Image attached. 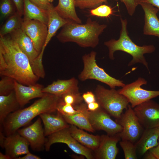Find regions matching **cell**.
Listing matches in <instances>:
<instances>
[{
    "label": "cell",
    "mask_w": 159,
    "mask_h": 159,
    "mask_svg": "<svg viewBox=\"0 0 159 159\" xmlns=\"http://www.w3.org/2000/svg\"><path fill=\"white\" fill-rule=\"evenodd\" d=\"M42 121L40 117L38 118L31 125L19 129L16 132L28 141L32 149L34 151L42 150L46 142Z\"/></svg>",
    "instance_id": "obj_14"
},
{
    "label": "cell",
    "mask_w": 159,
    "mask_h": 159,
    "mask_svg": "<svg viewBox=\"0 0 159 159\" xmlns=\"http://www.w3.org/2000/svg\"><path fill=\"white\" fill-rule=\"evenodd\" d=\"M134 108L139 122L145 129L159 127V104L151 99Z\"/></svg>",
    "instance_id": "obj_11"
},
{
    "label": "cell",
    "mask_w": 159,
    "mask_h": 159,
    "mask_svg": "<svg viewBox=\"0 0 159 159\" xmlns=\"http://www.w3.org/2000/svg\"><path fill=\"white\" fill-rule=\"evenodd\" d=\"M69 129L72 136L85 147L94 151L99 147L101 136L89 134L73 125L69 126Z\"/></svg>",
    "instance_id": "obj_24"
},
{
    "label": "cell",
    "mask_w": 159,
    "mask_h": 159,
    "mask_svg": "<svg viewBox=\"0 0 159 159\" xmlns=\"http://www.w3.org/2000/svg\"><path fill=\"white\" fill-rule=\"evenodd\" d=\"M121 29L119 38L116 40L112 39L104 42V44L108 48L109 57L111 60L115 59L114 54L117 51L125 52L130 55L132 57L129 63L130 66L137 63L144 65L149 71L148 64L144 56V54L151 53L155 51V48L153 45L139 46L135 43L128 35L127 30V20L120 18Z\"/></svg>",
    "instance_id": "obj_4"
},
{
    "label": "cell",
    "mask_w": 159,
    "mask_h": 159,
    "mask_svg": "<svg viewBox=\"0 0 159 159\" xmlns=\"http://www.w3.org/2000/svg\"><path fill=\"white\" fill-rule=\"evenodd\" d=\"M22 29L32 40L35 48L39 54L44 45L47 32V25L37 20H24Z\"/></svg>",
    "instance_id": "obj_13"
},
{
    "label": "cell",
    "mask_w": 159,
    "mask_h": 159,
    "mask_svg": "<svg viewBox=\"0 0 159 159\" xmlns=\"http://www.w3.org/2000/svg\"><path fill=\"white\" fill-rule=\"evenodd\" d=\"M159 136V127L145 129L139 140L135 143L140 155H144L150 149L157 146Z\"/></svg>",
    "instance_id": "obj_21"
},
{
    "label": "cell",
    "mask_w": 159,
    "mask_h": 159,
    "mask_svg": "<svg viewBox=\"0 0 159 159\" xmlns=\"http://www.w3.org/2000/svg\"><path fill=\"white\" fill-rule=\"evenodd\" d=\"M144 78L139 77L136 81L125 85L117 90L119 94L126 97L134 108L136 106L159 96V91L145 90L141 88L143 85L147 84Z\"/></svg>",
    "instance_id": "obj_9"
},
{
    "label": "cell",
    "mask_w": 159,
    "mask_h": 159,
    "mask_svg": "<svg viewBox=\"0 0 159 159\" xmlns=\"http://www.w3.org/2000/svg\"><path fill=\"white\" fill-rule=\"evenodd\" d=\"M47 10L48 17V32L44 46V48L57 31L69 21L59 15L52 3L48 6Z\"/></svg>",
    "instance_id": "obj_23"
},
{
    "label": "cell",
    "mask_w": 159,
    "mask_h": 159,
    "mask_svg": "<svg viewBox=\"0 0 159 159\" xmlns=\"http://www.w3.org/2000/svg\"><path fill=\"white\" fill-rule=\"evenodd\" d=\"M38 1L43 5L48 6L50 4L52 3L53 0H38Z\"/></svg>",
    "instance_id": "obj_45"
},
{
    "label": "cell",
    "mask_w": 159,
    "mask_h": 159,
    "mask_svg": "<svg viewBox=\"0 0 159 159\" xmlns=\"http://www.w3.org/2000/svg\"><path fill=\"white\" fill-rule=\"evenodd\" d=\"M57 111L62 115H72L78 112V110L73 106L65 103L61 97L58 104Z\"/></svg>",
    "instance_id": "obj_35"
},
{
    "label": "cell",
    "mask_w": 159,
    "mask_h": 159,
    "mask_svg": "<svg viewBox=\"0 0 159 159\" xmlns=\"http://www.w3.org/2000/svg\"><path fill=\"white\" fill-rule=\"evenodd\" d=\"M74 107L78 110L76 114L71 115L61 114L65 120L68 123L74 125L81 129L94 132L95 130L90 124L88 118V110L87 105L82 103Z\"/></svg>",
    "instance_id": "obj_19"
},
{
    "label": "cell",
    "mask_w": 159,
    "mask_h": 159,
    "mask_svg": "<svg viewBox=\"0 0 159 159\" xmlns=\"http://www.w3.org/2000/svg\"><path fill=\"white\" fill-rule=\"evenodd\" d=\"M20 107L14 90L7 95H0V130H2L3 124L8 116Z\"/></svg>",
    "instance_id": "obj_25"
},
{
    "label": "cell",
    "mask_w": 159,
    "mask_h": 159,
    "mask_svg": "<svg viewBox=\"0 0 159 159\" xmlns=\"http://www.w3.org/2000/svg\"><path fill=\"white\" fill-rule=\"evenodd\" d=\"M41 159L39 156L33 154L29 152L22 157H19L16 159Z\"/></svg>",
    "instance_id": "obj_40"
},
{
    "label": "cell",
    "mask_w": 159,
    "mask_h": 159,
    "mask_svg": "<svg viewBox=\"0 0 159 159\" xmlns=\"http://www.w3.org/2000/svg\"><path fill=\"white\" fill-rule=\"evenodd\" d=\"M158 144H159V136L158 138Z\"/></svg>",
    "instance_id": "obj_47"
},
{
    "label": "cell",
    "mask_w": 159,
    "mask_h": 159,
    "mask_svg": "<svg viewBox=\"0 0 159 159\" xmlns=\"http://www.w3.org/2000/svg\"><path fill=\"white\" fill-rule=\"evenodd\" d=\"M0 159H11V158L7 155L4 154L2 153H0Z\"/></svg>",
    "instance_id": "obj_46"
},
{
    "label": "cell",
    "mask_w": 159,
    "mask_h": 159,
    "mask_svg": "<svg viewBox=\"0 0 159 159\" xmlns=\"http://www.w3.org/2000/svg\"><path fill=\"white\" fill-rule=\"evenodd\" d=\"M61 97L65 103L71 105L74 107L82 103L83 100L79 92L66 93Z\"/></svg>",
    "instance_id": "obj_33"
},
{
    "label": "cell",
    "mask_w": 159,
    "mask_h": 159,
    "mask_svg": "<svg viewBox=\"0 0 159 159\" xmlns=\"http://www.w3.org/2000/svg\"><path fill=\"white\" fill-rule=\"evenodd\" d=\"M141 2L150 3L156 7L159 12V0H142Z\"/></svg>",
    "instance_id": "obj_42"
},
{
    "label": "cell",
    "mask_w": 159,
    "mask_h": 159,
    "mask_svg": "<svg viewBox=\"0 0 159 159\" xmlns=\"http://www.w3.org/2000/svg\"><path fill=\"white\" fill-rule=\"evenodd\" d=\"M15 80L7 76H1L0 81V95H6L14 90Z\"/></svg>",
    "instance_id": "obj_31"
},
{
    "label": "cell",
    "mask_w": 159,
    "mask_h": 159,
    "mask_svg": "<svg viewBox=\"0 0 159 159\" xmlns=\"http://www.w3.org/2000/svg\"><path fill=\"white\" fill-rule=\"evenodd\" d=\"M17 11L12 0H0L1 22L7 19Z\"/></svg>",
    "instance_id": "obj_29"
},
{
    "label": "cell",
    "mask_w": 159,
    "mask_h": 159,
    "mask_svg": "<svg viewBox=\"0 0 159 159\" xmlns=\"http://www.w3.org/2000/svg\"><path fill=\"white\" fill-rule=\"evenodd\" d=\"M128 105L124 113L116 119L115 121L122 127L119 135L122 140H127L135 143L139 140L145 129L141 125L133 109Z\"/></svg>",
    "instance_id": "obj_8"
},
{
    "label": "cell",
    "mask_w": 159,
    "mask_h": 159,
    "mask_svg": "<svg viewBox=\"0 0 159 159\" xmlns=\"http://www.w3.org/2000/svg\"><path fill=\"white\" fill-rule=\"evenodd\" d=\"M69 127L48 136L45 145L46 150L49 151L53 144L62 143L67 144L75 153L84 156L87 159H93L94 156L91 150L80 143L72 136Z\"/></svg>",
    "instance_id": "obj_10"
},
{
    "label": "cell",
    "mask_w": 159,
    "mask_h": 159,
    "mask_svg": "<svg viewBox=\"0 0 159 159\" xmlns=\"http://www.w3.org/2000/svg\"><path fill=\"white\" fill-rule=\"evenodd\" d=\"M107 27L106 24H100L90 18L85 24L69 21L57 37L62 43L73 42L81 47L94 48L99 44V37Z\"/></svg>",
    "instance_id": "obj_3"
},
{
    "label": "cell",
    "mask_w": 159,
    "mask_h": 159,
    "mask_svg": "<svg viewBox=\"0 0 159 159\" xmlns=\"http://www.w3.org/2000/svg\"><path fill=\"white\" fill-rule=\"evenodd\" d=\"M39 115L44 125L45 136L69 127L61 114L58 112L56 115L44 113Z\"/></svg>",
    "instance_id": "obj_20"
},
{
    "label": "cell",
    "mask_w": 159,
    "mask_h": 159,
    "mask_svg": "<svg viewBox=\"0 0 159 159\" xmlns=\"http://www.w3.org/2000/svg\"><path fill=\"white\" fill-rule=\"evenodd\" d=\"M96 101L102 109L116 119L120 117L123 110L127 108L129 102L115 88L109 90L98 85L95 90Z\"/></svg>",
    "instance_id": "obj_5"
},
{
    "label": "cell",
    "mask_w": 159,
    "mask_h": 159,
    "mask_svg": "<svg viewBox=\"0 0 159 159\" xmlns=\"http://www.w3.org/2000/svg\"><path fill=\"white\" fill-rule=\"evenodd\" d=\"M23 1L24 20H37L47 25L48 19L47 10L39 7L29 0Z\"/></svg>",
    "instance_id": "obj_26"
},
{
    "label": "cell",
    "mask_w": 159,
    "mask_h": 159,
    "mask_svg": "<svg viewBox=\"0 0 159 159\" xmlns=\"http://www.w3.org/2000/svg\"><path fill=\"white\" fill-rule=\"evenodd\" d=\"M87 107L88 110L91 112L96 111L100 107V104L97 101L87 104Z\"/></svg>",
    "instance_id": "obj_39"
},
{
    "label": "cell",
    "mask_w": 159,
    "mask_h": 159,
    "mask_svg": "<svg viewBox=\"0 0 159 159\" xmlns=\"http://www.w3.org/2000/svg\"><path fill=\"white\" fill-rule=\"evenodd\" d=\"M61 97L45 93L43 97L29 107L10 113L5 119L3 125L5 135L7 136L15 133L20 127L27 124L41 114L55 112Z\"/></svg>",
    "instance_id": "obj_2"
},
{
    "label": "cell",
    "mask_w": 159,
    "mask_h": 159,
    "mask_svg": "<svg viewBox=\"0 0 159 159\" xmlns=\"http://www.w3.org/2000/svg\"><path fill=\"white\" fill-rule=\"evenodd\" d=\"M17 9V12L21 16L23 15L24 3L23 0H12Z\"/></svg>",
    "instance_id": "obj_38"
},
{
    "label": "cell",
    "mask_w": 159,
    "mask_h": 159,
    "mask_svg": "<svg viewBox=\"0 0 159 159\" xmlns=\"http://www.w3.org/2000/svg\"><path fill=\"white\" fill-rule=\"evenodd\" d=\"M149 151L153 154L156 159H159V144L150 149Z\"/></svg>",
    "instance_id": "obj_41"
},
{
    "label": "cell",
    "mask_w": 159,
    "mask_h": 159,
    "mask_svg": "<svg viewBox=\"0 0 159 159\" xmlns=\"http://www.w3.org/2000/svg\"><path fill=\"white\" fill-rule=\"evenodd\" d=\"M44 87L42 85L37 83L26 86L15 80L14 91L21 107L29 102L32 99L43 97L45 94L42 92Z\"/></svg>",
    "instance_id": "obj_17"
},
{
    "label": "cell",
    "mask_w": 159,
    "mask_h": 159,
    "mask_svg": "<svg viewBox=\"0 0 159 159\" xmlns=\"http://www.w3.org/2000/svg\"><path fill=\"white\" fill-rule=\"evenodd\" d=\"M125 5L129 14L132 16L142 0H120Z\"/></svg>",
    "instance_id": "obj_36"
},
{
    "label": "cell",
    "mask_w": 159,
    "mask_h": 159,
    "mask_svg": "<svg viewBox=\"0 0 159 159\" xmlns=\"http://www.w3.org/2000/svg\"><path fill=\"white\" fill-rule=\"evenodd\" d=\"M87 115L90 123L95 130H104L110 136L119 134L122 131V127L113 120L110 115L101 107L95 111L88 110Z\"/></svg>",
    "instance_id": "obj_12"
},
{
    "label": "cell",
    "mask_w": 159,
    "mask_h": 159,
    "mask_svg": "<svg viewBox=\"0 0 159 159\" xmlns=\"http://www.w3.org/2000/svg\"><path fill=\"white\" fill-rule=\"evenodd\" d=\"M119 134L113 136L102 135L99 146L95 151L94 158L115 159L119 151L117 144L121 139Z\"/></svg>",
    "instance_id": "obj_16"
},
{
    "label": "cell",
    "mask_w": 159,
    "mask_h": 159,
    "mask_svg": "<svg viewBox=\"0 0 159 159\" xmlns=\"http://www.w3.org/2000/svg\"><path fill=\"white\" fill-rule=\"evenodd\" d=\"M75 0H58L55 9L62 18L71 21L82 24V20L78 16L75 10Z\"/></svg>",
    "instance_id": "obj_27"
},
{
    "label": "cell",
    "mask_w": 159,
    "mask_h": 159,
    "mask_svg": "<svg viewBox=\"0 0 159 159\" xmlns=\"http://www.w3.org/2000/svg\"><path fill=\"white\" fill-rule=\"evenodd\" d=\"M119 144L123 151L125 159H138L135 143L129 140H122Z\"/></svg>",
    "instance_id": "obj_30"
},
{
    "label": "cell",
    "mask_w": 159,
    "mask_h": 159,
    "mask_svg": "<svg viewBox=\"0 0 159 159\" xmlns=\"http://www.w3.org/2000/svg\"><path fill=\"white\" fill-rule=\"evenodd\" d=\"M9 35L27 56L34 74L39 78H44L45 73L42 62L43 56L39 55L30 38L21 28L14 31Z\"/></svg>",
    "instance_id": "obj_7"
},
{
    "label": "cell",
    "mask_w": 159,
    "mask_h": 159,
    "mask_svg": "<svg viewBox=\"0 0 159 159\" xmlns=\"http://www.w3.org/2000/svg\"><path fill=\"white\" fill-rule=\"evenodd\" d=\"M37 6L39 7L42 8L43 9L47 10L48 6H45L40 2H39L38 0H29Z\"/></svg>",
    "instance_id": "obj_44"
},
{
    "label": "cell",
    "mask_w": 159,
    "mask_h": 159,
    "mask_svg": "<svg viewBox=\"0 0 159 159\" xmlns=\"http://www.w3.org/2000/svg\"><path fill=\"white\" fill-rule=\"evenodd\" d=\"M96 54L95 52L92 51L82 56L84 67L79 75V79L82 81L89 79L96 80L105 84L111 88L124 87L125 85L122 81L110 76L97 65L96 60Z\"/></svg>",
    "instance_id": "obj_6"
},
{
    "label": "cell",
    "mask_w": 159,
    "mask_h": 159,
    "mask_svg": "<svg viewBox=\"0 0 159 159\" xmlns=\"http://www.w3.org/2000/svg\"><path fill=\"white\" fill-rule=\"evenodd\" d=\"M83 100L88 104L96 101L95 96L92 92L88 91L82 95Z\"/></svg>",
    "instance_id": "obj_37"
},
{
    "label": "cell",
    "mask_w": 159,
    "mask_h": 159,
    "mask_svg": "<svg viewBox=\"0 0 159 159\" xmlns=\"http://www.w3.org/2000/svg\"><path fill=\"white\" fill-rule=\"evenodd\" d=\"M108 0H75L76 7L81 9H94ZM118 1V0H113Z\"/></svg>",
    "instance_id": "obj_32"
},
{
    "label": "cell",
    "mask_w": 159,
    "mask_h": 159,
    "mask_svg": "<svg viewBox=\"0 0 159 159\" xmlns=\"http://www.w3.org/2000/svg\"><path fill=\"white\" fill-rule=\"evenodd\" d=\"M16 11L7 19L2 25L0 30V37H4L8 34L21 28L23 19Z\"/></svg>",
    "instance_id": "obj_28"
},
{
    "label": "cell",
    "mask_w": 159,
    "mask_h": 159,
    "mask_svg": "<svg viewBox=\"0 0 159 159\" xmlns=\"http://www.w3.org/2000/svg\"><path fill=\"white\" fill-rule=\"evenodd\" d=\"M143 157L144 159H156V158L150 151H148L145 154Z\"/></svg>",
    "instance_id": "obj_43"
},
{
    "label": "cell",
    "mask_w": 159,
    "mask_h": 159,
    "mask_svg": "<svg viewBox=\"0 0 159 159\" xmlns=\"http://www.w3.org/2000/svg\"><path fill=\"white\" fill-rule=\"evenodd\" d=\"M0 74L26 85L36 83L39 78L34 73L27 56L9 35L0 37Z\"/></svg>",
    "instance_id": "obj_1"
},
{
    "label": "cell",
    "mask_w": 159,
    "mask_h": 159,
    "mask_svg": "<svg viewBox=\"0 0 159 159\" xmlns=\"http://www.w3.org/2000/svg\"><path fill=\"white\" fill-rule=\"evenodd\" d=\"M139 5L144 13L143 34L154 36L159 38V19L157 16L159 12L158 9L147 2H141Z\"/></svg>",
    "instance_id": "obj_18"
},
{
    "label": "cell",
    "mask_w": 159,
    "mask_h": 159,
    "mask_svg": "<svg viewBox=\"0 0 159 159\" xmlns=\"http://www.w3.org/2000/svg\"><path fill=\"white\" fill-rule=\"evenodd\" d=\"M112 8L106 4H102L94 9H90L91 16L102 17H107L113 14Z\"/></svg>",
    "instance_id": "obj_34"
},
{
    "label": "cell",
    "mask_w": 159,
    "mask_h": 159,
    "mask_svg": "<svg viewBox=\"0 0 159 159\" xmlns=\"http://www.w3.org/2000/svg\"><path fill=\"white\" fill-rule=\"evenodd\" d=\"M78 81L74 77L67 80H58L44 87L42 92L61 96L66 93L79 92Z\"/></svg>",
    "instance_id": "obj_22"
},
{
    "label": "cell",
    "mask_w": 159,
    "mask_h": 159,
    "mask_svg": "<svg viewBox=\"0 0 159 159\" xmlns=\"http://www.w3.org/2000/svg\"><path fill=\"white\" fill-rule=\"evenodd\" d=\"M28 141L17 132L5 137L2 148L5 150L6 154L11 159H16L20 155L29 152Z\"/></svg>",
    "instance_id": "obj_15"
}]
</instances>
